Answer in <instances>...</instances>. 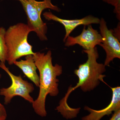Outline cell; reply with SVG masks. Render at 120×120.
<instances>
[{
	"label": "cell",
	"mask_w": 120,
	"mask_h": 120,
	"mask_svg": "<svg viewBox=\"0 0 120 120\" xmlns=\"http://www.w3.org/2000/svg\"><path fill=\"white\" fill-rule=\"evenodd\" d=\"M33 56L39 72V91L38 98L32 103V107L38 115L44 117L47 114L45 109L47 95L56 97L59 94V80L57 77L62 74V67L57 64L53 65L51 50L46 54L35 52Z\"/></svg>",
	"instance_id": "obj_1"
},
{
	"label": "cell",
	"mask_w": 120,
	"mask_h": 120,
	"mask_svg": "<svg viewBox=\"0 0 120 120\" xmlns=\"http://www.w3.org/2000/svg\"><path fill=\"white\" fill-rule=\"evenodd\" d=\"M83 51L87 54V60L80 64L78 68L74 71V73L79 78V82L73 87L70 86L65 97L60 101L59 106L62 109L69 108L67 101L72 91L79 87L84 92L92 90L99 85L100 81L105 76L103 74L106 71V66L97 61L99 57L97 47L90 50H84Z\"/></svg>",
	"instance_id": "obj_2"
},
{
	"label": "cell",
	"mask_w": 120,
	"mask_h": 120,
	"mask_svg": "<svg viewBox=\"0 0 120 120\" xmlns=\"http://www.w3.org/2000/svg\"><path fill=\"white\" fill-rule=\"evenodd\" d=\"M32 31L27 24L23 23L10 26L6 30L5 39L7 49V61L9 64H13L22 57L34 54L28 41V35Z\"/></svg>",
	"instance_id": "obj_3"
},
{
	"label": "cell",
	"mask_w": 120,
	"mask_h": 120,
	"mask_svg": "<svg viewBox=\"0 0 120 120\" xmlns=\"http://www.w3.org/2000/svg\"><path fill=\"white\" fill-rule=\"evenodd\" d=\"M20 2L23 7L27 19L28 26L36 33L41 41L47 40L46 36L47 31V24L44 22L41 17L43 11L49 9L57 12L60 9L57 6L52 4V0H12Z\"/></svg>",
	"instance_id": "obj_4"
},
{
	"label": "cell",
	"mask_w": 120,
	"mask_h": 120,
	"mask_svg": "<svg viewBox=\"0 0 120 120\" xmlns=\"http://www.w3.org/2000/svg\"><path fill=\"white\" fill-rule=\"evenodd\" d=\"M0 68L5 71L11 80V86L8 88H2L0 90V95L4 97V104L8 105L12 99L16 96L22 98L30 103L34 100L30 95L34 90L32 84L23 79L21 75H13L5 66L4 63L0 62Z\"/></svg>",
	"instance_id": "obj_5"
},
{
	"label": "cell",
	"mask_w": 120,
	"mask_h": 120,
	"mask_svg": "<svg viewBox=\"0 0 120 120\" xmlns=\"http://www.w3.org/2000/svg\"><path fill=\"white\" fill-rule=\"evenodd\" d=\"M100 33L103 41L100 46L105 50L106 57L104 65L109 66L110 63L115 58H120V43L118 39L114 35L112 30H109L103 18L99 23Z\"/></svg>",
	"instance_id": "obj_6"
},
{
	"label": "cell",
	"mask_w": 120,
	"mask_h": 120,
	"mask_svg": "<svg viewBox=\"0 0 120 120\" xmlns=\"http://www.w3.org/2000/svg\"><path fill=\"white\" fill-rule=\"evenodd\" d=\"M87 26L86 29L84 26L82 33L78 36H68L65 42V46L69 47L78 45L84 50H90L94 49L97 45H100L103 41L101 34L94 29L91 25Z\"/></svg>",
	"instance_id": "obj_7"
},
{
	"label": "cell",
	"mask_w": 120,
	"mask_h": 120,
	"mask_svg": "<svg viewBox=\"0 0 120 120\" xmlns=\"http://www.w3.org/2000/svg\"><path fill=\"white\" fill-rule=\"evenodd\" d=\"M43 15L47 20H53L58 22L64 26L65 34L63 41L65 42L66 39L75 28L80 25L88 26L91 24H99L100 19L91 15L86 16L80 19H66L59 18L54 15L50 11L43 13Z\"/></svg>",
	"instance_id": "obj_8"
},
{
	"label": "cell",
	"mask_w": 120,
	"mask_h": 120,
	"mask_svg": "<svg viewBox=\"0 0 120 120\" xmlns=\"http://www.w3.org/2000/svg\"><path fill=\"white\" fill-rule=\"evenodd\" d=\"M110 88L112 92V100L107 107L102 109L96 110L85 106L84 110H87L90 114L82 117V120H100L104 116H109L113 112L120 109V86Z\"/></svg>",
	"instance_id": "obj_9"
},
{
	"label": "cell",
	"mask_w": 120,
	"mask_h": 120,
	"mask_svg": "<svg viewBox=\"0 0 120 120\" xmlns=\"http://www.w3.org/2000/svg\"><path fill=\"white\" fill-rule=\"evenodd\" d=\"M22 71L24 75L37 86H39V76L37 72V68L33 55L26 56L25 60L16 61L13 63Z\"/></svg>",
	"instance_id": "obj_10"
},
{
	"label": "cell",
	"mask_w": 120,
	"mask_h": 120,
	"mask_svg": "<svg viewBox=\"0 0 120 120\" xmlns=\"http://www.w3.org/2000/svg\"><path fill=\"white\" fill-rule=\"evenodd\" d=\"M6 30L4 27H0V61L4 64L7 57V49L5 39Z\"/></svg>",
	"instance_id": "obj_11"
},
{
	"label": "cell",
	"mask_w": 120,
	"mask_h": 120,
	"mask_svg": "<svg viewBox=\"0 0 120 120\" xmlns=\"http://www.w3.org/2000/svg\"><path fill=\"white\" fill-rule=\"evenodd\" d=\"M102 1L111 5L114 7V12L116 15L117 19L120 20V0H102Z\"/></svg>",
	"instance_id": "obj_12"
},
{
	"label": "cell",
	"mask_w": 120,
	"mask_h": 120,
	"mask_svg": "<svg viewBox=\"0 0 120 120\" xmlns=\"http://www.w3.org/2000/svg\"><path fill=\"white\" fill-rule=\"evenodd\" d=\"M7 112L5 108L0 102V120H5L7 118Z\"/></svg>",
	"instance_id": "obj_13"
},
{
	"label": "cell",
	"mask_w": 120,
	"mask_h": 120,
	"mask_svg": "<svg viewBox=\"0 0 120 120\" xmlns=\"http://www.w3.org/2000/svg\"><path fill=\"white\" fill-rule=\"evenodd\" d=\"M109 120H120V109L114 112L112 117Z\"/></svg>",
	"instance_id": "obj_14"
},
{
	"label": "cell",
	"mask_w": 120,
	"mask_h": 120,
	"mask_svg": "<svg viewBox=\"0 0 120 120\" xmlns=\"http://www.w3.org/2000/svg\"><path fill=\"white\" fill-rule=\"evenodd\" d=\"M1 78V75L0 74V79Z\"/></svg>",
	"instance_id": "obj_15"
},
{
	"label": "cell",
	"mask_w": 120,
	"mask_h": 120,
	"mask_svg": "<svg viewBox=\"0 0 120 120\" xmlns=\"http://www.w3.org/2000/svg\"></svg>",
	"instance_id": "obj_16"
}]
</instances>
